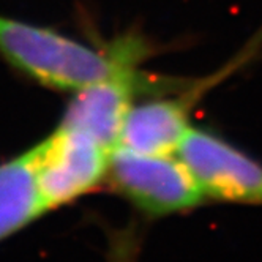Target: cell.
Here are the masks:
<instances>
[{
	"label": "cell",
	"mask_w": 262,
	"mask_h": 262,
	"mask_svg": "<svg viewBox=\"0 0 262 262\" xmlns=\"http://www.w3.org/2000/svg\"><path fill=\"white\" fill-rule=\"evenodd\" d=\"M106 183L148 216L193 210L205 201L196 179L177 154L112 148Z\"/></svg>",
	"instance_id": "obj_2"
},
{
	"label": "cell",
	"mask_w": 262,
	"mask_h": 262,
	"mask_svg": "<svg viewBox=\"0 0 262 262\" xmlns=\"http://www.w3.org/2000/svg\"><path fill=\"white\" fill-rule=\"evenodd\" d=\"M139 45L95 48L57 30L0 14V55L48 89L78 92L92 84L139 73Z\"/></svg>",
	"instance_id": "obj_1"
},
{
	"label": "cell",
	"mask_w": 262,
	"mask_h": 262,
	"mask_svg": "<svg viewBox=\"0 0 262 262\" xmlns=\"http://www.w3.org/2000/svg\"><path fill=\"white\" fill-rule=\"evenodd\" d=\"M177 155L205 198L262 205V164L213 131L191 126Z\"/></svg>",
	"instance_id": "obj_4"
},
{
	"label": "cell",
	"mask_w": 262,
	"mask_h": 262,
	"mask_svg": "<svg viewBox=\"0 0 262 262\" xmlns=\"http://www.w3.org/2000/svg\"><path fill=\"white\" fill-rule=\"evenodd\" d=\"M167 84L150 81L141 73L92 84L74 92L60 125L84 131L112 150L117 145L125 116L136 93L142 89L148 90Z\"/></svg>",
	"instance_id": "obj_5"
},
{
	"label": "cell",
	"mask_w": 262,
	"mask_h": 262,
	"mask_svg": "<svg viewBox=\"0 0 262 262\" xmlns=\"http://www.w3.org/2000/svg\"><path fill=\"white\" fill-rule=\"evenodd\" d=\"M196 100L198 89L180 97L133 103L125 116L116 147L142 154H177L193 126L190 114Z\"/></svg>",
	"instance_id": "obj_6"
},
{
	"label": "cell",
	"mask_w": 262,
	"mask_h": 262,
	"mask_svg": "<svg viewBox=\"0 0 262 262\" xmlns=\"http://www.w3.org/2000/svg\"><path fill=\"white\" fill-rule=\"evenodd\" d=\"M46 210H55L106 183L111 152L84 131L65 125L30 147Z\"/></svg>",
	"instance_id": "obj_3"
},
{
	"label": "cell",
	"mask_w": 262,
	"mask_h": 262,
	"mask_svg": "<svg viewBox=\"0 0 262 262\" xmlns=\"http://www.w3.org/2000/svg\"><path fill=\"white\" fill-rule=\"evenodd\" d=\"M48 213L36 180L32 148L0 161V243Z\"/></svg>",
	"instance_id": "obj_7"
}]
</instances>
